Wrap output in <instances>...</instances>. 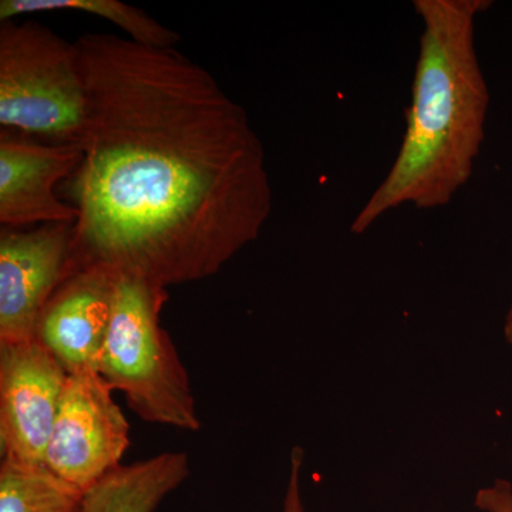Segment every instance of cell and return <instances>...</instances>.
<instances>
[{"instance_id": "obj_1", "label": "cell", "mask_w": 512, "mask_h": 512, "mask_svg": "<svg viewBox=\"0 0 512 512\" xmlns=\"http://www.w3.org/2000/svg\"><path fill=\"white\" fill-rule=\"evenodd\" d=\"M77 45L87 111L73 274L100 265L165 289L218 274L272 212L247 110L175 49L111 33Z\"/></svg>"}, {"instance_id": "obj_2", "label": "cell", "mask_w": 512, "mask_h": 512, "mask_svg": "<svg viewBox=\"0 0 512 512\" xmlns=\"http://www.w3.org/2000/svg\"><path fill=\"white\" fill-rule=\"evenodd\" d=\"M488 0H416L423 23L402 146L389 173L357 212L362 235L387 212L447 205L473 175L485 138L490 92L476 49Z\"/></svg>"}, {"instance_id": "obj_3", "label": "cell", "mask_w": 512, "mask_h": 512, "mask_svg": "<svg viewBox=\"0 0 512 512\" xmlns=\"http://www.w3.org/2000/svg\"><path fill=\"white\" fill-rule=\"evenodd\" d=\"M168 289L120 275L99 375L147 423L200 431L190 376L160 323Z\"/></svg>"}, {"instance_id": "obj_4", "label": "cell", "mask_w": 512, "mask_h": 512, "mask_svg": "<svg viewBox=\"0 0 512 512\" xmlns=\"http://www.w3.org/2000/svg\"><path fill=\"white\" fill-rule=\"evenodd\" d=\"M87 111L82 53L36 20L0 25V124L50 144H79Z\"/></svg>"}, {"instance_id": "obj_5", "label": "cell", "mask_w": 512, "mask_h": 512, "mask_svg": "<svg viewBox=\"0 0 512 512\" xmlns=\"http://www.w3.org/2000/svg\"><path fill=\"white\" fill-rule=\"evenodd\" d=\"M130 446V424L99 372L67 377L45 466L82 490L121 466Z\"/></svg>"}, {"instance_id": "obj_6", "label": "cell", "mask_w": 512, "mask_h": 512, "mask_svg": "<svg viewBox=\"0 0 512 512\" xmlns=\"http://www.w3.org/2000/svg\"><path fill=\"white\" fill-rule=\"evenodd\" d=\"M69 373L36 339L0 343L2 460L45 466Z\"/></svg>"}, {"instance_id": "obj_7", "label": "cell", "mask_w": 512, "mask_h": 512, "mask_svg": "<svg viewBox=\"0 0 512 512\" xmlns=\"http://www.w3.org/2000/svg\"><path fill=\"white\" fill-rule=\"evenodd\" d=\"M74 222L0 232V343L36 339L59 286L73 275Z\"/></svg>"}, {"instance_id": "obj_8", "label": "cell", "mask_w": 512, "mask_h": 512, "mask_svg": "<svg viewBox=\"0 0 512 512\" xmlns=\"http://www.w3.org/2000/svg\"><path fill=\"white\" fill-rule=\"evenodd\" d=\"M83 161L79 144L36 143L0 136V224L20 229L33 224L76 222V207L56 197L55 188L73 177Z\"/></svg>"}, {"instance_id": "obj_9", "label": "cell", "mask_w": 512, "mask_h": 512, "mask_svg": "<svg viewBox=\"0 0 512 512\" xmlns=\"http://www.w3.org/2000/svg\"><path fill=\"white\" fill-rule=\"evenodd\" d=\"M120 275L89 266L70 275L40 316L36 340L69 375L97 372Z\"/></svg>"}, {"instance_id": "obj_10", "label": "cell", "mask_w": 512, "mask_h": 512, "mask_svg": "<svg viewBox=\"0 0 512 512\" xmlns=\"http://www.w3.org/2000/svg\"><path fill=\"white\" fill-rule=\"evenodd\" d=\"M190 474V456L184 451L121 464L84 491L82 512H156Z\"/></svg>"}, {"instance_id": "obj_11", "label": "cell", "mask_w": 512, "mask_h": 512, "mask_svg": "<svg viewBox=\"0 0 512 512\" xmlns=\"http://www.w3.org/2000/svg\"><path fill=\"white\" fill-rule=\"evenodd\" d=\"M59 10L86 13L107 20L124 30L128 39L138 45L174 49L181 40L178 33L165 28L143 10L120 0H2L0 22Z\"/></svg>"}, {"instance_id": "obj_12", "label": "cell", "mask_w": 512, "mask_h": 512, "mask_svg": "<svg viewBox=\"0 0 512 512\" xmlns=\"http://www.w3.org/2000/svg\"><path fill=\"white\" fill-rule=\"evenodd\" d=\"M83 494L46 466L0 464V512H82Z\"/></svg>"}, {"instance_id": "obj_13", "label": "cell", "mask_w": 512, "mask_h": 512, "mask_svg": "<svg viewBox=\"0 0 512 512\" xmlns=\"http://www.w3.org/2000/svg\"><path fill=\"white\" fill-rule=\"evenodd\" d=\"M303 464H305V451L302 447H293L282 512H308L302 494Z\"/></svg>"}, {"instance_id": "obj_14", "label": "cell", "mask_w": 512, "mask_h": 512, "mask_svg": "<svg viewBox=\"0 0 512 512\" xmlns=\"http://www.w3.org/2000/svg\"><path fill=\"white\" fill-rule=\"evenodd\" d=\"M474 504L484 512H512V484L498 478L493 484L478 490Z\"/></svg>"}, {"instance_id": "obj_15", "label": "cell", "mask_w": 512, "mask_h": 512, "mask_svg": "<svg viewBox=\"0 0 512 512\" xmlns=\"http://www.w3.org/2000/svg\"><path fill=\"white\" fill-rule=\"evenodd\" d=\"M504 338L512 348V303L510 309H508L507 316H505Z\"/></svg>"}]
</instances>
